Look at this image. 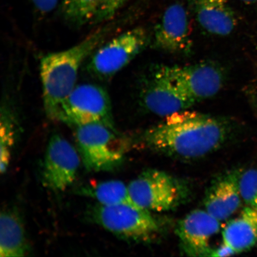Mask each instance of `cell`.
Returning a JSON list of instances; mask_svg holds the SVG:
<instances>
[{
    "label": "cell",
    "instance_id": "cell-18",
    "mask_svg": "<svg viewBox=\"0 0 257 257\" xmlns=\"http://www.w3.org/2000/svg\"><path fill=\"white\" fill-rule=\"evenodd\" d=\"M77 194L94 199L102 205H115L122 204L134 205L132 200L128 186L120 181L99 182L80 186ZM137 206V205H136Z\"/></svg>",
    "mask_w": 257,
    "mask_h": 257
},
{
    "label": "cell",
    "instance_id": "cell-11",
    "mask_svg": "<svg viewBox=\"0 0 257 257\" xmlns=\"http://www.w3.org/2000/svg\"><path fill=\"white\" fill-rule=\"evenodd\" d=\"M220 229V221L205 210H195L179 221L176 234L188 255L210 256L213 250L210 240Z\"/></svg>",
    "mask_w": 257,
    "mask_h": 257
},
{
    "label": "cell",
    "instance_id": "cell-15",
    "mask_svg": "<svg viewBox=\"0 0 257 257\" xmlns=\"http://www.w3.org/2000/svg\"><path fill=\"white\" fill-rule=\"evenodd\" d=\"M223 243L236 253L246 251L257 243V211L248 206L228 221L222 232Z\"/></svg>",
    "mask_w": 257,
    "mask_h": 257
},
{
    "label": "cell",
    "instance_id": "cell-4",
    "mask_svg": "<svg viewBox=\"0 0 257 257\" xmlns=\"http://www.w3.org/2000/svg\"><path fill=\"white\" fill-rule=\"evenodd\" d=\"M57 120L74 127L99 123L117 131L107 91L92 83L76 85L61 105Z\"/></svg>",
    "mask_w": 257,
    "mask_h": 257
},
{
    "label": "cell",
    "instance_id": "cell-9",
    "mask_svg": "<svg viewBox=\"0 0 257 257\" xmlns=\"http://www.w3.org/2000/svg\"><path fill=\"white\" fill-rule=\"evenodd\" d=\"M143 86L140 99L144 107L160 116H169L195 104L169 78L163 66L154 70Z\"/></svg>",
    "mask_w": 257,
    "mask_h": 257
},
{
    "label": "cell",
    "instance_id": "cell-12",
    "mask_svg": "<svg viewBox=\"0 0 257 257\" xmlns=\"http://www.w3.org/2000/svg\"><path fill=\"white\" fill-rule=\"evenodd\" d=\"M154 45L166 52L189 53L191 48L187 13L175 3L167 8L154 30Z\"/></svg>",
    "mask_w": 257,
    "mask_h": 257
},
{
    "label": "cell",
    "instance_id": "cell-25",
    "mask_svg": "<svg viewBox=\"0 0 257 257\" xmlns=\"http://www.w3.org/2000/svg\"><path fill=\"white\" fill-rule=\"evenodd\" d=\"M256 105H257V97H256Z\"/></svg>",
    "mask_w": 257,
    "mask_h": 257
},
{
    "label": "cell",
    "instance_id": "cell-7",
    "mask_svg": "<svg viewBox=\"0 0 257 257\" xmlns=\"http://www.w3.org/2000/svg\"><path fill=\"white\" fill-rule=\"evenodd\" d=\"M75 128L78 152L88 171L110 172L123 162L124 150L118 143L117 131L99 123Z\"/></svg>",
    "mask_w": 257,
    "mask_h": 257
},
{
    "label": "cell",
    "instance_id": "cell-13",
    "mask_svg": "<svg viewBox=\"0 0 257 257\" xmlns=\"http://www.w3.org/2000/svg\"><path fill=\"white\" fill-rule=\"evenodd\" d=\"M239 170L229 171L211 182L204 200L205 210L221 221L235 213L241 204Z\"/></svg>",
    "mask_w": 257,
    "mask_h": 257
},
{
    "label": "cell",
    "instance_id": "cell-22",
    "mask_svg": "<svg viewBox=\"0 0 257 257\" xmlns=\"http://www.w3.org/2000/svg\"><path fill=\"white\" fill-rule=\"evenodd\" d=\"M31 2L38 12L46 15L56 8L59 0H31Z\"/></svg>",
    "mask_w": 257,
    "mask_h": 257
},
{
    "label": "cell",
    "instance_id": "cell-23",
    "mask_svg": "<svg viewBox=\"0 0 257 257\" xmlns=\"http://www.w3.org/2000/svg\"><path fill=\"white\" fill-rule=\"evenodd\" d=\"M236 253L230 246L223 243L222 245L216 249L213 250L210 256H226Z\"/></svg>",
    "mask_w": 257,
    "mask_h": 257
},
{
    "label": "cell",
    "instance_id": "cell-8",
    "mask_svg": "<svg viewBox=\"0 0 257 257\" xmlns=\"http://www.w3.org/2000/svg\"><path fill=\"white\" fill-rule=\"evenodd\" d=\"M78 150L60 134L53 135L45 154L43 181L51 191L66 190L76 179L81 162Z\"/></svg>",
    "mask_w": 257,
    "mask_h": 257
},
{
    "label": "cell",
    "instance_id": "cell-16",
    "mask_svg": "<svg viewBox=\"0 0 257 257\" xmlns=\"http://www.w3.org/2000/svg\"><path fill=\"white\" fill-rule=\"evenodd\" d=\"M29 252L24 225L14 210H4L0 216V256H24Z\"/></svg>",
    "mask_w": 257,
    "mask_h": 257
},
{
    "label": "cell",
    "instance_id": "cell-1",
    "mask_svg": "<svg viewBox=\"0 0 257 257\" xmlns=\"http://www.w3.org/2000/svg\"><path fill=\"white\" fill-rule=\"evenodd\" d=\"M229 122L200 112L183 111L143 135L149 149L175 158L191 160L216 152L229 138Z\"/></svg>",
    "mask_w": 257,
    "mask_h": 257
},
{
    "label": "cell",
    "instance_id": "cell-10",
    "mask_svg": "<svg viewBox=\"0 0 257 257\" xmlns=\"http://www.w3.org/2000/svg\"><path fill=\"white\" fill-rule=\"evenodd\" d=\"M163 67L172 81L195 103L213 97L223 86V70L214 63Z\"/></svg>",
    "mask_w": 257,
    "mask_h": 257
},
{
    "label": "cell",
    "instance_id": "cell-14",
    "mask_svg": "<svg viewBox=\"0 0 257 257\" xmlns=\"http://www.w3.org/2000/svg\"><path fill=\"white\" fill-rule=\"evenodd\" d=\"M196 17L208 33L227 36L236 25L235 15L228 0H194Z\"/></svg>",
    "mask_w": 257,
    "mask_h": 257
},
{
    "label": "cell",
    "instance_id": "cell-3",
    "mask_svg": "<svg viewBox=\"0 0 257 257\" xmlns=\"http://www.w3.org/2000/svg\"><path fill=\"white\" fill-rule=\"evenodd\" d=\"M89 215L95 224L108 232L137 242H149L162 229L151 211L134 205L98 204L91 208Z\"/></svg>",
    "mask_w": 257,
    "mask_h": 257
},
{
    "label": "cell",
    "instance_id": "cell-5",
    "mask_svg": "<svg viewBox=\"0 0 257 257\" xmlns=\"http://www.w3.org/2000/svg\"><path fill=\"white\" fill-rule=\"evenodd\" d=\"M127 186L134 203L149 211L173 210L185 200L188 192L179 180L157 169L146 170Z\"/></svg>",
    "mask_w": 257,
    "mask_h": 257
},
{
    "label": "cell",
    "instance_id": "cell-6",
    "mask_svg": "<svg viewBox=\"0 0 257 257\" xmlns=\"http://www.w3.org/2000/svg\"><path fill=\"white\" fill-rule=\"evenodd\" d=\"M147 32L138 27L105 41L89 57L86 71L94 78L108 80L146 47Z\"/></svg>",
    "mask_w": 257,
    "mask_h": 257
},
{
    "label": "cell",
    "instance_id": "cell-20",
    "mask_svg": "<svg viewBox=\"0 0 257 257\" xmlns=\"http://www.w3.org/2000/svg\"><path fill=\"white\" fill-rule=\"evenodd\" d=\"M239 188L241 197L247 206L257 211V169L241 173Z\"/></svg>",
    "mask_w": 257,
    "mask_h": 257
},
{
    "label": "cell",
    "instance_id": "cell-17",
    "mask_svg": "<svg viewBox=\"0 0 257 257\" xmlns=\"http://www.w3.org/2000/svg\"><path fill=\"white\" fill-rule=\"evenodd\" d=\"M15 106L7 95L2 99L0 117V171L5 173L9 166L12 151L19 131V118Z\"/></svg>",
    "mask_w": 257,
    "mask_h": 257
},
{
    "label": "cell",
    "instance_id": "cell-19",
    "mask_svg": "<svg viewBox=\"0 0 257 257\" xmlns=\"http://www.w3.org/2000/svg\"><path fill=\"white\" fill-rule=\"evenodd\" d=\"M99 0H62L61 11L67 23L74 27L94 24Z\"/></svg>",
    "mask_w": 257,
    "mask_h": 257
},
{
    "label": "cell",
    "instance_id": "cell-21",
    "mask_svg": "<svg viewBox=\"0 0 257 257\" xmlns=\"http://www.w3.org/2000/svg\"><path fill=\"white\" fill-rule=\"evenodd\" d=\"M126 2L127 0H99L94 24L103 23L111 20Z\"/></svg>",
    "mask_w": 257,
    "mask_h": 257
},
{
    "label": "cell",
    "instance_id": "cell-24",
    "mask_svg": "<svg viewBox=\"0 0 257 257\" xmlns=\"http://www.w3.org/2000/svg\"><path fill=\"white\" fill-rule=\"evenodd\" d=\"M240 1L246 3V4H252L257 2V0H240Z\"/></svg>",
    "mask_w": 257,
    "mask_h": 257
},
{
    "label": "cell",
    "instance_id": "cell-2",
    "mask_svg": "<svg viewBox=\"0 0 257 257\" xmlns=\"http://www.w3.org/2000/svg\"><path fill=\"white\" fill-rule=\"evenodd\" d=\"M111 31L110 26L99 28L75 46L41 58L43 104L48 117L57 120L61 105L76 86L80 67L110 36Z\"/></svg>",
    "mask_w": 257,
    "mask_h": 257
}]
</instances>
